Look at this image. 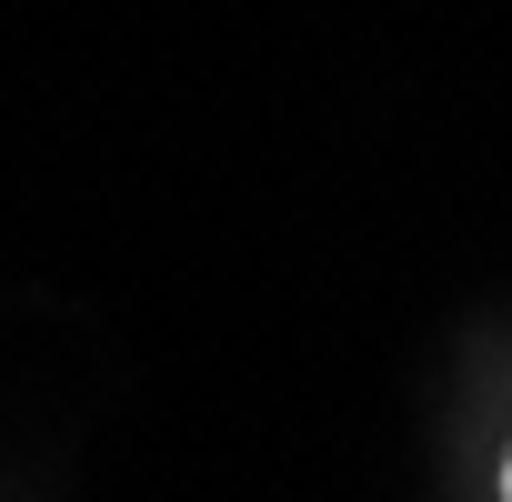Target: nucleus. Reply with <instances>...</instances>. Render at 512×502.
I'll return each instance as SVG.
<instances>
[{
  "mask_svg": "<svg viewBox=\"0 0 512 502\" xmlns=\"http://www.w3.org/2000/svg\"><path fill=\"white\" fill-rule=\"evenodd\" d=\"M502 502H512V452H502Z\"/></svg>",
  "mask_w": 512,
  "mask_h": 502,
  "instance_id": "nucleus-1",
  "label": "nucleus"
}]
</instances>
